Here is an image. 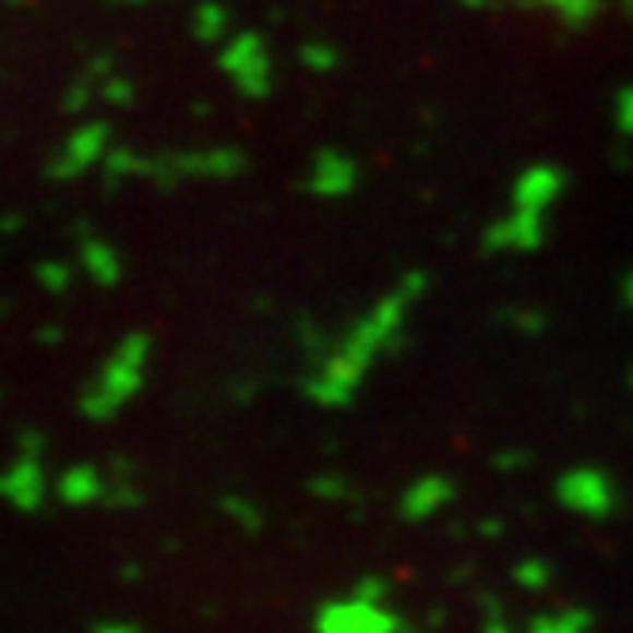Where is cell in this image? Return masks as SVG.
I'll use <instances>...</instances> for the list:
<instances>
[{
    "label": "cell",
    "mask_w": 633,
    "mask_h": 633,
    "mask_svg": "<svg viewBox=\"0 0 633 633\" xmlns=\"http://www.w3.org/2000/svg\"><path fill=\"white\" fill-rule=\"evenodd\" d=\"M428 287V275L413 272L397 283L385 298H378L336 344L324 351V359L316 362V370L306 382V397L321 408H344L351 405V397L362 390L370 367L382 359L385 351H393L405 329V316L413 310V302Z\"/></svg>",
    "instance_id": "cell-1"
},
{
    "label": "cell",
    "mask_w": 633,
    "mask_h": 633,
    "mask_svg": "<svg viewBox=\"0 0 633 633\" xmlns=\"http://www.w3.org/2000/svg\"><path fill=\"white\" fill-rule=\"evenodd\" d=\"M150 355H153V339L145 336V332H127V336L111 347V355L104 359L99 374L84 385L81 416H88V420H96V423L115 420L145 385Z\"/></svg>",
    "instance_id": "cell-2"
},
{
    "label": "cell",
    "mask_w": 633,
    "mask_h": 633,
    "mask_svg": "<svg viewBox=\"0 0 633 633\" xmlns=\"http://www.w3.org/2000/svg\"><path fill=\"white\" fill-rule=\"evenodd\" d=\"M244 168V157L234 150H203V153H176V157L153 160L134 157V153H111L107 172L111 176H157L160 183L176 180H222Z\"/></svg>",
    "instance_id": "cell-3"
},
{
    "label": "cell",
    "mask_w": 633,
    "mask_h": 633,
    "mask_svg": "<svg viewBox=\"0 0 633 633\" xmlns=\"http://www.w3.org/2000/svg\"><path fill=\"white\" fill-rule=\"evenodd\" d=\"M43 451H46V443L38 431H20L15 454H12V462H8L4 477H0V492H4L8 507L20 515H35L38 507L46 504V497L53 492V481L46 477Z\"/></svg>",
    "instance_id": "cell-4"
},
{
    "label": "cell",
    "mask_w": 633,
    "mask_h": 633,
    "mask_svg": "<svg viewBox=\"0 0 633 633\" xmlns=\"http://www.w3.org/2000/svg\"><path fill=\"white\" fill-rule=\"evenodd\" d=\"M313 633H405V619L385 604L347 592L344 599H324L316 607Z\"/></svg>",
    "instance_id": "cell-5"
},
{
    "label": "cell",
    "mask_w": 633,
    "mask_h": 633,
    "mask_svg": "<svg viewBox=\"0 0 633 633\" xmlns=\"http://www.w3.org/2000/svg\"><path fill=\"white\" fill-rule=\"evenodd\" d=\"M553 497L565 512L581 515V519H607L619 507V489H614L611 474L599 466H573L558 477Z\"/></svg>",
    "instance_id": "cell-6"
},
{
    "label": "cell",
    "mask_w": 633,
    "mask_h": 633,
    "mask_svg": "<svg viewBox=\"0 0 633 633\" xmlns=\"http://www.w3.org/2000/svg\"><path fill=\"white\" fill-rule=\"evenodd\" d=\"M222 73L234 81V88L249 99H264L272 92L275 69H272V53H267V43L256 35V31H244V35L229 38L222 46Z\"/></svg>",
    "instance_id": "cell-7"
},
{
    "label": "cell",
    "mask_w": 633,
    "mask_h": 633,
    "mask_svg": "<svg viewBox=\"0 0 633 633\" xmlns=\"http://www.w3.org/2000/svg\"><path fill=\"white\" fill-rule=\"evenodd\" d=\"M107 142H111V130L104 122H84V127H76L61 142V150L53 153L50 176L53 180H76V176H84L92 165L107 160Z\"/></svg>",
    "instance_id": "cell-8"
},
{
    "label": "cell",
    "mask_w": 633,
    "mask_h": 633,
    "mask_svg": "<svg viewBox=\"0 0 633 633\" xmlns=\"http://www.w3.org/2000/svg\"><path fill=\"white\" fill-rule=\"evenodd\" d=\"M546 241V214L512 206L500 222H492L485 234V249L489 252H535Z\"/></svg>",
    "instance_id": "cell-9"
},
{
    "label": "cell",
    "mask_w": 633,
    "mask_h": 633,
    "mask_svg": "<svg viewBox=\"0 0 633 633\" xmlns=\"http://www.w3.org/2000/svg\"><path fill=\"white\" fill-rule=\"evenodd\" d=\"M454 497H458V489H454L451 477L446 474H423V477H416L405 492H401L397 515L405 523H428V519H435L439 512H446V507L454 504Z\"/></svg>",
    "instance_id": "cell-10"
},
{
    "label": "cell",
    "mask_w": 633,
    "mask_h": 633,
    "mask_svg": "<svg viewBox=\"0 0 633 633\" xmlns=\"http://www.w3.org/2000/svg\"><path fill=\"white\" fill-rule=\"evenodd\" d=\"M565 191V172L553 165H530L515 176L512 188V206H523V211H550L553 203Z\"/></svg>",
    "instance_id": "cell-11"
},
{
    "label": "cell",
    "mask_w": 633,
    "mask_h": 633,
    "mask_svg": "<svg viewBox=\"0 0 633 633\" xmlns=\"http://www.w3.org/2000/svg\"><path fill=\"white\" fill-rule=\"evenodd\" d=\"M107 497V481L96 466L88 462H76V466H65L58 477H53V500H61L65 507H92L104 504Z\"/></svg>",
    "instance_id": "cell-12"
},
{
    "label": "cell",
    "mask_w": 633,
    "mask_h": 633,
    "mask_svg": "<svg viewBox=\"0 0 633 633\" xmlns=\"http://www.w3.org/2000/svg\"><path fill=\"white\" fill-rule=\"evenodd\" d=\"M355 183H359V168H355L351 157H344L336 150L316 153L310 168V191L316 199H344L355 191Z\"/></svg>",
    "instance_id": "cell-13"
},
{
    "label": "cell",
    "mask_w": 633,
    "mask_h": 633,
    "mask_svg": "<svg viewBox=\"0 0 633 633\" xmlns=\"http://www.w3.org/2000/svg\"><path fill=\"white\" fill-rule=\"evenodd\" d=\"M81 267L96 287H119V279H122L119 252H115L107 241H96V237L81 244Z\"/></svg>",
    "instance_id": "cell-14"
},
{
    "label": "cell",
    "mask_w": 633,
    "mask_h": 633,
    "mask_svg": "<svg viewBox=\"0 0 633 633\" xmlns=\"http://www.w3.org/2000/svg\"><path fill=\"white\" fill-rule=\"evenodd\" d=\"M523 633H592V614L584 607H561V611H542L527 622Z\"/></svg>",
    "instance_id": "cell-15"
},
{
    "label": "cell",
    "mask_w": 633,
    "mask_h": 633,
    "mask_svg": "<svg viewBox=\"0 0 633 633\" xmlns=\"http://www.w3.org/2000/svg\"><path fill=\"white\" fill-rule=\"evenodd\" d=\"M229 31V15L222 4H199L195 15H191V35L199 43H222Z\"/></svg>",
    "instance_id": "cell-16"
},
{
    "label": "cell",
    "mask_w": 633,
    "mask_h": 633,
    "mask_svg": "<svg viewBox=\"0 0 633 633\" xmlns=\"http://www.w3.org/2000/svg\"><path fill=\"white\" fill-rule=\"evenodd\" d=\"M530 4L553 12L565 27H584L599 15V0H530Z\"/></svg>",
    "instance_id": "cell-17"
},
{
    "label": "cell",
    "mask_w": 633,
    "mask_h": 633,
    "mask_svg": "<svg viewBox=\"0 0 633 633\" xmlns=\"http://www.w3.org/2000/svg\"><path fill=\"white\" fill-rule=\"evenodd\" d=\"M222 515H229L234 519L237 530H249V535H256L260 527H264V512H260L256 504H252L249 497H241V492H229V497H222Z\"/></svg>",
    "instance_id": "cell-18"
},
{
    "label": "cell",
    "mask_w": 633,
    "mask_h": 633,
    "mask_svg": "<svg viewBox=\"0 0 633 633\" xmlns=\"http://www.w3.org/2000/svg\"><path fill=\"white\" fill-rule=\"evenodd\" d=\"M512 581L523 592H546L553 581V565L546 558H519V565L512 569Z\"/></svg>",
    "instance_id": "cell-19"
},
{
    "label": "cell",
    "mask_w": 633,
    "mask_h": 633,
    "mask_svg": "<svg viewBox=\"0 0 633 633\" xmlns=\"http://www.w3.org/2000/svg\"><path fill=\"white\" fill-rule=\"evenodd\" d=\"M298 58H302V65L313 69V73H329V69H336V50H332L329 43H306Z\"/></svg>",
    "instance_id": "cell-20"
},
{
    "label": "cell",
    "mask_w": 633,
    "mask_h": 633,
    "mask_svg": "<svg viewBox=\"0 0 633 633\" xmlns=\"http://www.w3.org/2000/svg\"><path fill=\"white\" fill-rule=\"evenodd\" d=\"M481 633H519L515 630V622L507 619V611L497 604V599H481Z\"/></svg>",
    "instance_id": "cell-21"
},
{
    "label": "cell",
    "mask_w": 633,
    "mask_h": 633,
    "mask_svg": "<svg viewBox=\"0 0 633 633\" xmlns=\"http://www.w3.org/2000/svg\"><path fill=\"white\" fill-rule=\"evenodd\" d=\"M69 267L61 264V260H46V264H38V283H43L50 295H61V290H69Z\"/></svg>",
    "instance_id": "cell-22"
},
{
    "label": "cell",
    "mask_w": 633,
    "mask_h": 633,
    "mask_svg": "<svg viewBox=\"0 0 633 633\" xmlns=\"http://www.w3.org/2000/svg\"><path fill=\"white\" fill-rule=\"evenodd\" d=\"M310 492L316 500H344L347 492V481L339 474H316V477H310Z\"/></svg>",
    "instance_id": "cell-23"
},
{
    "label": "cell",
    "mask_w": 633,
    "mask_h": 633,
    "mask_svg": "<svg viewBox=\"0 0 633 633\" xmlns=\"http://www.w3.org/2000/svg\"><path fill=\"white\" fill-rule=\"evenodd\" d=\"M351 592L362 599H374V604H385V599H390V581H385V576H359V581L351 584Z\"/></svg>",
    "instance_id": "cell-24"
},
{
    "label": "cell",
    "mask_w": 633,
    "mask_h": 633,
    "mask_svg": "<svg viewBox=\"0 0 633 633\" xmlns=\"http://www.w3.org/2000/svg\"><path fill=\"white\" fill-rule=\"evenodd\" d=\"M614 122L626 138H633V88H622L614 99Z\"/></svg>",
    "instance_id": "cell-25"
},
{
    "label": "cell",
    "mask_w": 633,
    "mask_h": 633,
    "mask_svg": "<svg viewBox=\"0 0 633 633\" xmlns=\"http://www.w3.org/2000/svg\"><path fill=\"white\" fill-rule=\"evenodd\" d=\"M104 99L107 104H130V84L122 81V76H111V81L104 84Z\"/></svg>",
    "instance_id": "cell-26"
},
{
    "label": "cell",
    "mask_w": 633,
    "mask_h": 633,
    "mask_svg": "<svg viewBox=\"0 0 633 633\" xmlns=\"http://www.w3.org/2000/svg\"><path fill=\"white\" fill-rule=\"evenodd\" d=\"M92 633H142V626L130 619H99L96 626H92Z\"/></svg>",
    "instance_id": "cell-27"
},
{
    "label": "cell",
    "mask_w": 633,
    "mask_h": 633,
    "mask_svg": "<svg viewBox=\"0 0 633 633\" xmlns=\"http://www.w3.org/2000/svg\"><path fill=\"white\" fill-rule=\"evenodd\" d=\"M523 462H527V454H523V451H500L497 454V469H500V474H515V469H523Z\"/></svg>",
    "instance_id": "cell-28"
},
{
    "label": "cell",
    "mask_w": 633,
    "mask_h": 633,
    "mask_svg": "<svg viewBox=\"0 0 633 633\" xmlns=\"http://www.w3.org/2000/svg\"><path fill=\"white\" fill-rule=\"evenodd\" d=\"M500 527H504L500 519H481V523H477V530H481L485 538H500V535H504Z\"/></svg>",
    "instance_id": "cell-29"
},
{
    "label": "cell",
    "mask_w": 633,
    "mask_h": 633,
    "mask_svg": "<svg viewBox=\"0 0 633 633\" xmlns=\"http://www.w3.org/2000/svg\"><path fill=\"white\" fill-rule=\"evenodd\" d=\"M626 302H630V310H633V272H630V279H626Z\"/></svg>",
    "instance_id": "cell-30"
},
{
    "label": "cell",
    "mask_w": 633,
    "mask_h": 633,
    "mask_svg": "<svg viewBox=\"0 0 633 633\" xmlns=\"http://www.w3.org/2000/svg\"><path fill=\"white\" fill-rule=\"evenodd\" d=\"M466 4H469V8H485V4H489V0H466Z\"/></svg>",
    "instance_id": "cell-31"
},
{
    "label": "cell",
    "mask_w": 633,
    "mask_h": 633,
    "mask_svg": "<svg viewBox=\"0 0 633 633\" xmlns=\"http://www.w3.org/2000/svg\"><path fill=\"white\" fill-rule=\"evenodd\" d=\"M8 4H23V0H8Z\"/></svg>",
    "instance_id": "cell-32"
},
{
    "label": "cell",
    "mask_w": 633,
    "mask_h": 633,
    "mask_svg": "<svg viewBox=\"0 0 633 633\" xmlns=\"http://www.w3.org/2000/svg\"><path fill=\"white\" fill-rule=\"evenodd\" d=\"M127 4H138V0H127Z\"/></svg>",
    "instance_id": "cell-33"
}]
</instances>
